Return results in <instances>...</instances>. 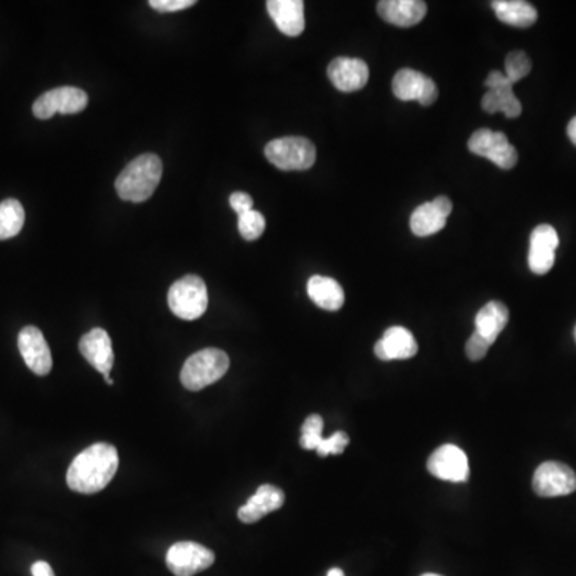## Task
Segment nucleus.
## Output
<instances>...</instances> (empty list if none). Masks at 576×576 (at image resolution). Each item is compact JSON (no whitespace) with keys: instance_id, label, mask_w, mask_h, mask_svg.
Instances as JSON below:
<instances>
[{"instance_id":"nucleus-1","label":"nucleus","mask_w":576,"mask_h":576,"mask_svg":"<svg viewBox=\"0 0 576 576\" xmlns=\"http://www.w3.org/2000/svg\"><path fill=\"white\" fill-rule=\"evenodd\" d=\"M119 468V453L114 445L98 442L74 458L66 474L74 492L93 495L108 487Z\"/></svg>"},{"instance_id":"nucleus-2","label":"nucleus","mask_w":576,"mask_h":576,"mask_svg":"<svg viewBox=\"0 0 576 576\" xmlns=\"http://www.w3.org/2000/svg\"><path fill=\"white\" fill-rule=\"evenodd\" d=\"M162 178V160L156 154H143L133 159L116 180L120 199L144 202L156 192Z\"/></svg>"},{"instance_id":"nucleus-3","label":"nucleus","mask_w":576,"mask_h":576,"mask_svg":"<svg viewBox=\"0 0 576 576\" xmlns=\"http://www.w3.org/2000/svg\"><path fill=\"white\" fill-rule=\"evenodd\" d=\"M231 360L221 349L207 348L192 354L184 362L180 380L189 391H200L221 380L229 370Z\"/></svg>"},{"instance_id":"nucleus-4","label":"nucleus","mask_w":576,"mask_h":576,"mask_svg":"<svg viewBox=\"0 0 576 576\" xmlns=\"http://www.w3.org/2000/svg\"><path fill=\"white\" fill-rule=\"evenodd\" d=\"M264 156L279 170L303 172L316 162V146L303 136H287L266 144Z\"/></svg>"},{"instance_id":"nucleus-5","label":"nucleus","mask_w":576,"mask_h":576,"mask_svg":"<svg viewBox=\"0 0 576 576\" xmlns=\"http://www.w3.org/2000/svg\"><path fill=\"white\" fill-rule=\"evenodd\" d=\"M168 306L176 317L196 320L208 306L207 285L199 276H184L168 290Z\"/></svg>"},{"instance_id":"nucleus-6","label":"nucleus","mask_w":576,"mask_h":576,"mask_svg":"<svg viewBox=\"0 0 576 576\" xmlns=\"http://www.w3.org/2000/svg\"><path fill=\"white\" fill-rule=\"evenodd\" d=\"M469 151L476 156L492 160L493 164L511 170L516 167L519 154L516 148L508 141V136L501 132H492L488 128H480L472 133L468 143Z\"/></svg>"},{"instance_id":"nucleus-7","label":"nucleus","mask_w":576,"mask_h":576,"mask_svg":"<svg viewBox=\"0 0 576 576\" xmlns=\"http://www.w3.org/2000/svg\"><path fill=\"white\" fill-rule=\"evenodd\" d=\"M88 95L77 87H58L40 95L32 112L40 120L52 119L55 114H79L87 108Z\"/></svg>"},{"instance_id":"nucleus-8","label":"nucleus","mask_w":576,"mask_h":576,"mask_svg":"<svg viewBox=\"0 0 576 576\" xmlns=\"http://www.w3.org/2000/svg\"><path fill=\"white\" fill-rule=\"evenodd\" d=\"M533 490L543 498L570 495L576 490L575 471L559 461H546L533 474Z\"/></svg>"},{"instance_id":"nucleus-9","label":"nucleus","mask_w":576,"mask_h":576,"mask_svg":"<svg viewBox=\"0 0 576 576\" xmlns=\"http://www.w3.org/2000/svg\"><path fill=\"white\" fill-rule=\"evenodd\" d=\"M167 567L175 576H194L212 567L215 554L202 544L181 541L167 552Z\"/></svg>"},{"instance_id":"nucleus-10","label":"nucleus","mask_w":576,"mask_h":576,"mask_svg":"<svg viewBox=\"0 0 576 576\" xmlns=\"http://www.w3.org/2000/svg\"><path fill=\"white\" fill-rule=\"evenodd\" d=\"M392 92L400 101H418L421 106L436 103L439 88L431 77L415 69H400L392 79Z\"/></svg>"},{"instance_id":"nucleus-11","label":"nucleus","mask_w":576,"mask_h":576,"mask_svg":"<svg viewBox=\"0 0 576 576\" xmlns=\"http://www.w3.org/2000/svg\"><path fill=\"white\" fill-rule=\"evenodd\" d=\"M485 85L488 92L482 98V108L488 114L503 112L509 119H516L522 114V104L512 92V82L504 72L492 71L488 74Z\"/></svg>"},{"instance_id":"nucleus-12","label":"nucleus","mask_w":576,"mask_h":576,"mask_svg":"<svg viewBox=\"0 0 576 576\" xmlns=\"http://www.w3.org/2000/svg\"><path fill=\"white\" fill-rule=\"evenodd\" d=\"M559 247V234L551 224H540L533 229L528 250V266L533 274L543 276L551 271L556 261V250Z\"/></svg>"},{"instance_id":"nucleus-13","label":"nucleus","mask_w":576,"mask_h":576,"mask_svg":"<svg viewBox=\"0 0 576 576\" xmlns=\"http://www.w3.org/2000/svg\"><path fill=\"white\" fill-rule=\"evenodd\" d=\"M428 471L440 480L466 482L469 477L468 456L456 445H442L429 456Z\"/></svg>"},{"instance_id":"nucleus-14","label":"nucleus","mask_w":576,"mask_h":576,"mask_svg":"<svg viewBox=\"0 0 576 576\" xmlns=\"http://www.w3.org/2000/svg\"><path fill=\"white\" fill-rule=\"evenodd\" d=\"M18 349L31 372L39 376L52 372V352L45 341L44 333L40 332L39 328L32 325L24 327L18 335Z\"/></svg>"},{"instance_id":"nucleus-15","label":"nucleus","mask_w":576,"mask_h":576,"mask_svg":"<svg viewBox=\"0 0 576 576\" xmlns=\"http://www.w3.org/2000/svg\"><path fill=\"white\" fill-rule=\"evenodd\" d=\"M452 208V200L445 196L436 197L431 202L420 205L410 218V228L413 234L418 237H428L444 229Z\"/></svg>"},{"instance_id":"nucleus-16","label":"nucleus","mask_w":576,"mask_h":576,"mask_svg":"<svg viewBox=\"0 0 576 576\" xmlns=\"http://www.w3.org/2000/svg\"><path fill=\"white\" fill-rule=\"evenodd\" d=\"M370 71L367 63L360 58H346L340 56L328 64V79L332 80L335 88L340 92H357L367 85Z\"/></svg>"},{"instance_id":"nucleus-17","label":"nucleus","mask_w":576,"mask_h":576,"mask_svg":"<svg viewBox=\"0 0 576 576\" xmlns=\"http://www.w3.org/2000/svg\"><path fill=\"white\" fill-rule=\"evenodd\" d=\"M79 349L88 364L106 378L114 367V351L111 338L103 328H93L79 341Z\"/></svg>"},{"instance_id":"nucleus-18","label":"nucleus","mask_w":576,"mask_h":576,"mask_svg":"<svg viewBox=\"0 0 576 576\" xmlns=\"http://www.w3.org/2000/svg\"><path fill=\"white\" fill-rule=\"evenodd\" d=\"M418 352L415 336L407 328L391 327L384 332L383 338L375 344V354L381 360L412 359Z\"/></svg>"},{"instance_id":"nucleus-19","label":"nucleus","mask_w":576,"mask_h":576,"mask_svg":"<svg viewBox=\"0 0 576 576\" xmlns=\"http://www.w3.org/2000/svg\"><path fill=\"white\" fill-rule=\"evenodd\" d=\"M285 501V493L279 487L264 484L256 490L255 495L239 509L237 516L244 524H255L258 520L268 516L269 512L282 508Z\"/></svg>"},{"instance_id":"nucleus-20","label":"nucleus","mask_w":576,"mask_h":576,"mask_svg":"<svg viewBox=\"0 0 576 576\" xmlns=\"http://www.w3.org/2000/svg\"><path fill=\"white\" fill-rule=\"evenodd\" d=\"M268 13L277 29L288 37L300 36L306 26L304 2L301 0H269Z\"/></svg>"},{"instance_id":"nucleus-21","label":"nucleus","mask_w":576,"mask_h":576,"mask_svg":"<svg viewBox=\"0 0 576 576\" xmlns=\"http://www.w3.org/2000/svg\"><path fill=\"white\" fill-rule=\"evenodd\" d=\"M428 5L421 0H381L378 2V15L386 23L399 28H410L420 23L426 16Z\"/></svg>"},{"instance_id":"nucleus-22","label":"nucleus","mask_w":576,"mask_h":576,"mask_svg":"<svg viewBox=\"0 0 576 576\" xmlns=\"http://www.w3.org/2000/svg\"><path fill=\"white\" fill-rule=\"evenodd\" d=\"M509 311L500 301H490L477 312L476 333L482 336L490 346L508 325Z\"/></svg>"},{"instance_id":"nucleus-23","label":"nucleus","mask_w":576,"mask_h":576,"mask_svg":"<svg viewBox=\"0 0 576 576\" xmlns=\"http://www.w3.org/2000/svg\"><path fill=\"white\" fill-rule=\"evenodd\" d=\"M308 295L314 304L325 311H338L343 308V287L332 277L312 276L308 282Z\"/></svg>"},{"instance_id":"nucleus-24","label":"nucleus","mask_w":576,"mask_h":576,"mask_svg":"<svg viewBox=\"0 0 576 576\" xmlns=\"http://www.w3.org/2000/svg\"><path fill=\"white\" fill-rule=\"evenodd\" d=\"M492 7L501 23L516 28H530L538 20L536 8L524 0H495Z\"/></svg>"},{"instance_id":"nucleus-25","label":"nucleus","mask_w":576,"mask_h":576,"mask_svg":"<svg viewBox=\"0 0 576 576\" xmlns=\"http://www.w3.org/2000/svg\"><path fill=\"white\" fill-rule=\"evenodd\" d=\"M24 208L20 200L5 199L0 202V240L18 236L24 226Z\"/></svg>"},{"instance_id":"nucleus-26","label":"nucleus","mask_w":576,"mask_h":576,"mask_svg":"<svg viewBox=\"0 0 576 576\" xmlns=\"http://www.w3.org/2000/svg\"><path fill=\"white\" fill-rule=\"evenodd\" d=\"M324 431V420L320 415H309L304 420L303 428H301L300 445L304 450H317L319 445L324 442L322 437Z\"/></svg>"},{"instance_id":"nucleus-27","label":"nucleus","mask_w":576,"mask_h":576,"mask_svg":"<svg viewBox=\"0 0 576 576\" xmlns=\"http://www.w3.org/2000/svg\"><path fill=\"white\" fill-rule=\"evenodd\" d=\"M504 68H506V72H504L506 77L511 80L512 84H516V82H519V80L524 79V77L530 74V71H532V61L528 58L527 53L516 50V52H511L506 56Z\"/></svg>"},{"instance_id":"nucleus-28","label":"nucleus","mask_w":576,"mask_h":576,"mask_svg":"<svg viewBox=\"0 0 576 576\" xmlns=\"http://www.w3.org/2000/svg\"><path fill=\"white\" fill-rule=\"evenodd\" d=\"M264 229H266V220L260 212L250 210L239 216V232L245 240L260 239Z\"/></svg>"},{"instance_id":"nucleus-29","label":"nucleus","mask_w":576,"mask_h":576,"mask_svg":"<svg viewBox=\"0 0 576 576\" xmlns=\"http://www.w3.org/2000/svg\"><path fill=\"white\" fill-rule=\"evenodd\" d=\"M349 436L344 431H336L332 437L324 439V442L319 445L316 452L319 456L325 458L328 455H340L344 452V448L348 447Z\"/></svg>"},{"instance_id":"nucleus-30","label":"nucleus","mask_w":576,"mask_h":576,"mask_svg":"<svg viewBox=\"0 0 576 576\" xmlns=\"http://www.w3.org/2000/svg\"><path fill=\"white\" fill-rule=\"evenodd\" d=\"M488 349H490V344L482 336L477 335L476 332L472 333L471 338L466 343V354L471 360L484 359L487 356Z\"/></svg>"},{"instance_id":"nucleus-31","label":"nucleus","mask_w":576,"mask_h":576,"mask_svg":"<svg viewBox=\"0 0 576 576\" xmlns=\"http://www.w3.org/2000/svg\"><path fill=\"white\" fill-rule=\"evenodd\" d=\"M149 5H151L156 12L173 13L186 10V8L196 5V2H194V0H151Z\"/></svg>"},{"instance_id":"nucleus-32","label":"nucleus","mask_w":576,"mask_h":576,"mask_svg":"<svg viewBox=\"0 0 576 576\" xmlns=\"http://www.w3.org/2000/svg\"><path fill=\"white\" fill-rule=\"evenodd\" d=\"M229 204H231L232 210L239 216L253 210V199L248 196L247 192H234V194H231V197H229Z\"/></svg>"},{"instance_id":"nucleus-33","label":"nucleus","mask_w":576,"mask_h":576,"mask_svg":"<svg viewBox=\"0 0 576 576\" xmlns=\"http://www.w3.org/2000/svg\"><path fill=\"white\" fill-rule=\"evenodd\" d=\"M32 576H55L53 573V568L50 567V564L44 562V560H39L36 564L32 565L31 567Z\"/></svg>"},{"instance_id":"nucleus-34","label":"nucleus","mask_w":576,"mask_h":576,"mask_svg":"<svg viewBox=\"0 0 576 576\" xmlns=\"http://www.w3.org/2000/svg\"><path fill=\"white\" fill-rule=\"evenodd\" d=\"M567 133L570 141H572V143L576 146V117H573V119L570 120V124H568L567 127Z\"/></svg>"},{"instance_id":"nucleus-35","label":"nucleus","mask_w":576,"mask_h":576,"mask_svg":"<svg viewBox=\"0 0 576 576\" xmlns=\"http://www.w3.org/2000/svg\"><path fill=\"white\" fill-rule=\"evenodd\" d=\"M327 576H346L344 575L343 570L341 568H330L328 570Z\"/></svg>"},{"instance_id":"nucleus-36","label":"nucleus","mask_w":576,"mask_h":576,"mask_svg":"<svg viewBox=\"0 0 576 576\" xmlns=\"http://www.w3.org/2000/svg\"><path fill=\"white\" fill-rule=\"evenodd\" d=\"M104 381H106V384H109V386H112V384H114V381H112L111 376H106V378H104Z\"/></svg>"},{"instance_id":"nucleus-37","label":"nucleus","mask_w":576,"mask_h":576,"mask_svg":"<svg viewBox=\"0 0 576 576\" xmlns=\"http://www.w3.org/2000/svg\"><path fill=\"white\" fill-rule=\"evenodd\" d=\"M421 576H442V575H436V573H424V575Z\"/></svg>"},{"instance_id":"nucleus-38","label":"nucleus","mask_w":576,"mask_h":576,"mask_svg":"<svg viewBox=\"0 0 576 576\" xmlns=\"http://www.w3.org/2000/svg\"><path fill=\"white\" fill-rule=\"evenodd\" d=\"M575 340H576V327H575Z\"/></svg>"}]
</instances>
